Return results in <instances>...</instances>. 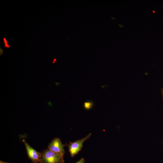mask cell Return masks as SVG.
Listing matches in <instances>:
<instances>
[{"instance_id":"3","label":"cell","mask_w":163,"mask_h":163,"mask_svg":"<svg viewBox=\"0 0 163 163\" xmlns=\"http://www.w3.org/2000/svg\"><path fill=\"white\" fill-rule=\"evenodd\" d=\"M64 147V145L62 144L60 139L59 138H55L49 143L48 149L58 154L63 159V156L65 153Z\"/></svg>"},{"instance_id":"10","label":"cell","mask_w":163,"mask_h":163,"mask_svg":"<svg viewBox=\"0 0 163 163\" xmlns=\"http://www.w3.org/2000/svg\"><path fill=\"white\" fill-rule=\"evenodd\" d=\"M0 163H9L8 162H4L1 161H0Z\"/></svg>"},{"instance_id":"6","label":"cell","mask_w":163,"mask_h":163,"mask_svg":"<svg viewBox=\"0 0 163 163\" xmlns=\"http://www.w3.org/2000/svg\"><path fill=\"white\" fill-rule=\"evenodd\" d=\"M3 39V42L4 44V46L6 48H10L11 46L9 44L7 40L4 37Z\"/></svg>"},{"instance_id":"8","label":"cell","mask_w":163,"mask_h":163,"mask_svg":"<svg viewBox=\"0 0 163 163\" xmlns=\"http://www.w3.org/2000/svg\"><path fill=\"white\" fill-rule=\"evenodd\" d=\"M0 56H1L3 53V50L0 47Z\"/></svg>"},{"instance_id":"7","label":"cell","mask_w":163,"mask_h":163,"mask_svg":"<svg viewBox=\"0 0 163 163\" xmlns=\"http://www.w3.org/2000/svg\"><path fill=\"white\" fill-rule=\"evenodd\" d=\"M85 162L84 158H82L75 163H85Z\"/></svg>"},{"instance_id":"2","label":"cell","mask_w":163,"mask_h":163,"mask_svg":"<svg viewBox=\"0 0 163 163\" xmlns=\"http://www.w3.org/2000/svg\"><path fill=\"white\" fill-rule=\"evenodd\" d=\"M91 136V133H89L84 138L77 140L73 142H70L68 145L69 151L70 156L73 157L77 155L81 150L83 146L84 142L88 139Z\"/></svg>"},{"instance_id":"11","label":"cell","mask_w":163,"mask_h":163,"mask_svg":"<svg viewBox=\"0 0 163 163\" xmlns=\"http://www.w3.org/2000/svg\"><path fill=\"white\" fill-rule=\"evenodd\" d=\"M56 61V59H54L53 60V63H54Z\"/></svg>"},{"instance_id":"1","label":"cell","mask_w":163,"mask_h":163,"mask_svg":"<svg viewBox=\"0 0 163 163\" xmlns=\"http://www.w3.org/2000/svg\"><path fill=\"white\" fill-rule=\"evenodd\" d=\"M40 163H64V159L48 149L41 153Z\"/></svg>"},{"instance_id":"4","label":"cell","mask_w":163,"mask_h":163,"mask_svg":"<svg viewBox=\"0 0 163 163\" xmlns=\"http://www.w3.org/2000/svg\"><path fill=\"white\" fill-rule=\"evenodd\" d=\"M22 141L25 145L28 157L31 159L33 163H40L41 153L37 151L32 148L24 139H23Z\"/></svg>"},{"instance_id":"5","label":"cell","mask_w":163,"mask_h":163,"mask_svg":"<svg viewBox=\"0 0 163 163\" xmlns=\"http://www.w3.org/2000/svg\"><path fill=\"white\" fill-rule=\"evenodd\" d=\"M94 105L93 102L91 101H88L85 102L83 104L84 108L86 110L91 109Z\"/></svg>"},{"instance_id":"9","label":"cell","mask_w":163,"mask_h":163,"mask_svg":"<svg viewBox=\"0 0 163 163\" xmlns=\"http://www.w3.org/2000/svg\"><path fill=\"white\" fill-rule=\"evenodd\" d=\"M161 94L162 96L163 97V88H161Z\"/></svg>"}]
</instances>
